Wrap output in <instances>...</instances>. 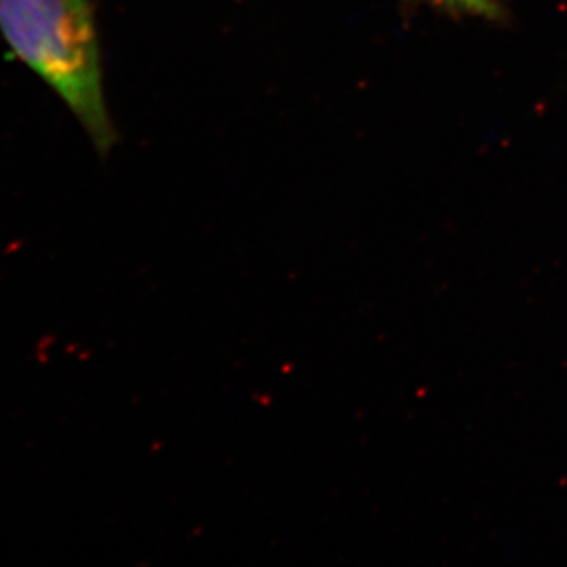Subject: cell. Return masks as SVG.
<instances>
[{"label": "cell", "mask_w": 567, "mask_h": 567, "mask_svg": "<svg viewBox=\"0 0 567 567\" xmlns=\"http://www.w3.org/2000/svg\"><path fill=\"white\" fill-rule=\"evenodd\" d=\"M0 33L10 54L66 103L107 156L118 136L103 91L94 0H0Z\"/></svg>", "instance_id": "1"}, {"label": "cell", "mask_w": 567, "mask_h": 567, "mask_svg": "<svg viewBox=\"0 0 567 567\" xmlns=\"http://www.w3.org/2000/svg\"><path fill=\"white\" fill-rule=\"evenodd\" d=\"M415 4L432 6L449 16L499 21L505 16V8L499 0H408Z\"/></svg>", "instance_id": "2"}]
</instances>
